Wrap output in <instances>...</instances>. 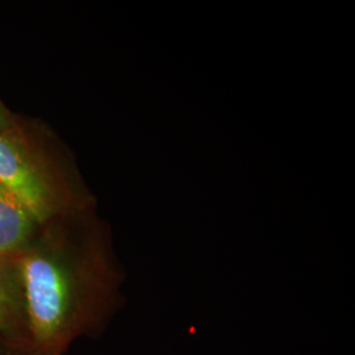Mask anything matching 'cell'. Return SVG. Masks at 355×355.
I'll return each mask as SVG.
<instances>
[{
	"instance_id": "cell-3",
	"label": "cell",
	"mask_w": 355,
	"mask_h": 355,
	"mask_svg": "<svg viewBox=\"0 0 355 355\" xmlns=\"http://www.w3.org/2000/svg\"><path fill=\"white\" fill-rule=\"evenodd\" d=\"M0 336L26 352L24 292L16 258L0 255Z\"/></svg>"
},
{
	"instance_id": "cell-6",
	"label": "cell",
	"mask_w": 355,
	"mask_h": 355,
	"mask_svg": "<svg viewBox=\"0 0 355 355\" xmlns=\"http://www.w3.org/2000/svg\"><path fill=\"white\" fill-rule=\"evenodd\" d=\"M26 355L21 350H19L12 343L7 341L4 337L0 336V355Z\"/></svg>"
},
{
	"instance_id": "cell-1",
	"label": "cell",
	"mask_w": 355,
	"mask_h": 355,
	"mask_svg": "<svg viewBox=\"0 0 355 355\" xmlns=\"http://www.w3.org/2000/svg\"><path fill=\"white\" fill-rule=\"evenodd\" d=\"M28 355H64L99 337L124 304V270L96 207L53 218L16 257Z\"/></svg>"
},
{
	"instance_id": "cell-2",
	"label": "cell",
	"mask_w": 355,
	"mask_h": 355,
	"mask_svg": "<svg viewBox=\"0 0 355 355\" xmlns=\"http://www.w3.org/2000/svg\"><path fill=\"white\" fill-rule=\"evenodd\" d=\"M0 184L44 225L60 216L96 207L74 161L49 135L21 124L0 132Z\"/></svg>"
},
{
	"instance_id": "cell-4",
	"label": "cell",
	"mask_w": 355,
	"mask_h": 355,
	"mask_svg": "<svg viewBox=\"0 0 355 355\" xmlns=\"http://www.w3.org/2000/svg\"><path fill=\"white\" fill-rule=\"evenodd\" d=\"M41 227L26 205L0 184V255L19 257L35 240Z\"/></svg>"
},
{
	"instance_id": "cell-5",
	"label": "cell",
	"mask_w": 355,
	"mask_h": 355,
	"mask_svg": "<svg viewBox=\"0 0 355 355\" xmlns=\"http://www.w3.org/2000/svg\"><path fill=\"white\" fill-rule=\"evenodd\" d=\"M17 124V120L13 117L10 110L0 101V132L12 129Z\"/></svg>"
}]
</instances>
